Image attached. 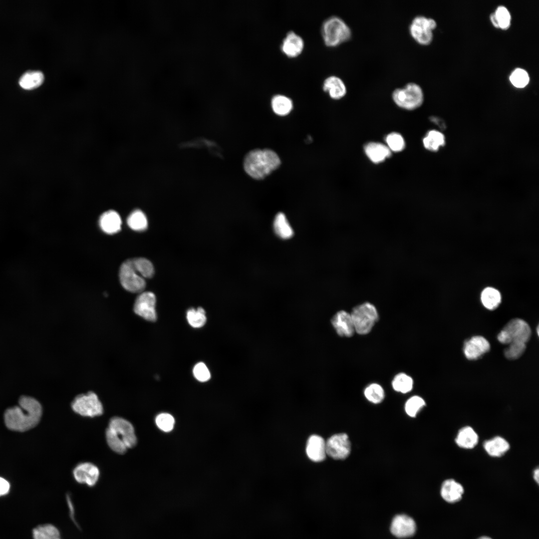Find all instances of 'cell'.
Segmentation results:
<instances>
[{
    "label": "cell",
    "instance_id": "cell-1",
    "mask_svg": "<svg viewBox=\"0 0 539 539\" xmlns=\"http://www.w3.org/2000/svg\"><path fill=\"white\" fill-rule=\"evenodd\" d=\"M19 406L7 409L4 415V422L10 430L23 432L35 427L42 414V407L36 399L22 396Z\"/></svg>",
    "mask_w": 539,
    "mask_h": 539
},
{
    "label": "cell",
    "instance_id": "cell-2",
    "mask_svg": "<svg viewBox=\"0 0 539 539\" xmlns=\"http://www.w3.org/2000/svg\"><path fill=\"white\" fill-rule=\"evenodd\" d=\"M278 155L269 149H254L245 156L244 167L252 178L261 180L276 170L280 165Z\"/></svg>",
    "mask_w": 539,
    "mask_h": 539
},
{
    "label": "cell",
    "instance_id": "cell-3",
    "mask_svg": "<svg viewBox=\"0 0 539 539\" xmlns=\"http://www.w3.org/2000/svg\"><path fill=\"white\" fill-rule=\"evenodd\" d=\"M106 438L110 448L118 454H124L128 448L134 447L137 438L133 425L127 420L114 417L109 422L106 431Z\"/></svg>",
    "mask_w": 539,
    "mask_h": 539
},
{
    "label": "cell",
    "instance_id": "cell-4",
    "mask_svg": "<svg viewBox=\"0 0 539 539\" xmlns=\"http://www.w3.org/2000/svg\"><path fill=\"white\" fill-rule=\"evenodd\" d=\"M321 34L327 46L334 47L350 39L352 32L342 18L337 15H331L322 23Z\"/></svg>",
    "mask_w": 539,
    "mask_h": 539
},
{
    "label": "cell",
    "instance_id": "cell-5",
    "mask_svg": "<svg viewBox=\"0 0 539 539\" xmlns=\"http://www.w3.org/2000/svg\"><path fill=\"white\" fill-rule=\"evenodd\" d=\"M392 97L399 107L413 110L420 106L424 101V94L421 86L415 82H409L402 87L395 89Z\"/></svg>",
    "mask_w": 539,
    "mask_h": 539
},
{
    "label": "cell",
    "instance_id": "cell-6",
    "mask_svg": "<svg viewBox=\"0 0 539 539\" xmlns=\"http://www.w3.org/2000/svg\"><path fill=\"white\" fill-rule=\"evenodd\" d=\"M350 315L355 331L361 335L368 333L378 319L375 306L367 302L355 306Z\"/></svg>",
    "mask_w": 539,
    "mask_h": 539
},
{
    "label": "cell",
    "instance_id": "cell-7",
    "mask_svg": "<svg viewBox=\"0 0 539 539\" xmlns=\"http://www.w3.org/2000/svg\"><path fill=\"white\" fill-rule=\"evenodd\" d=\"M436 26L437 23L434 19L418 15L412 19L409 30L412 37L418 43L428 45L433 39L432 30Z\"/></svg>",
    "mask_w": 539,
    "mask_h": 539
},
{
    "label": "cell",
    "instance_id": "cell-8",
    "mask_svg": "<svg viewBox=\"0 0 539 539\" xmlns=\"http://www.w3.org/2000/svg\"><path fill=\"white\" fill-rule=\"evenodd\" d=\"M73 410L77 414L93 417L102 414L103 406L97 395L89 392L76 396L71 404Z\"/></svg>",
    "mask_w": 539,
    "mask_h": 539
},
{
    "label": "cell",
    "instance_id": "cell-9",
    "mask_svg": "<svg viewBox=\"0 0 539 539\" xmlns=\"http://www.w3.org/2000/svg\"><path fill=\"white\" fill-rule=\"evenodd\" d=\"M119 279L123 287L131 292H140L146 286V282L135 270L132 259L124 261L120 266Z\"/></svg>",
    "mask_w": 539,
    "mask_h": 539
},
{
    "label": "cell",
    "instance_id": "cell-10",
    "mask_svg": "<svg viewBox=\"0 0 539 539\" xmlns=\"http://www.w3.org/2000/svg\"><path fill=\"white\" fill-rule=\"evenodd\" d=\"M326 453L335 460H343L350 453L351 444L348 435L345 433L335 434L325 441Z\"/></svg>",
    "mask_w": 539,
    "mask_h": 539
},
{
    "label": "cell",
    "instance_id": "cell-11",
    "mask_svg": "<svg viewBox=\"0 0 539 539\" xmlns=\"http://www.w3.org/2000/svg\"><path fill=\"white\" fill-rule=\"evenodd\" d=\"M155 305V294L150 291L143 292L136 299L134 311L143 318L148 321H155L157 319Z\"/></svg>",
    "mask_w": 539,
    "mask_h": 539
},
{
    "label": "cell",
    "instance_id": "cell-12",
    "mask_svg": "<svg viewBox=\"0 0 539 539\" xmlns=\"http://www.w3.org/2000/svg\"><path fill=\"white\" fill-rule=\"evenodd\" d=\"M504 329L509 334L512 342H521L526 343L531 335L529 325L525 320L515 318L511 320L504 326Z\"/></svg>",
    "mask_w": 539,
    "mask_h": 539
},
{
    "label": "cell",
    "instance_id": "cell-13",
    "mask_svg": "<svg viewBox=\"0 0 539 539\" xmlns=\"http://www.w3.org/2000/svg\"><path fill=\"white\" fill-rule=\"evenodd\" d=\"M304 47V40L301 36L293 30L287 32L282 40L280 48L286 56L294 58L299 55Z\"/></svg>",
    "mask_w": 539,
    "mask_h": 539
},
{
    "label": "cell",
    "instance_id": "cell-14",
    "mask_svg": "<svg viewBox=\"0 0 539 539\" xmlns=\"http://www.w3.org/2000/svg\"><path fill=\"white\" fill-rule=\"evenodd\" d=\"M73 474L77 482L91 487L96 484L100 473L95 465L86 462L78 464L73 470Z\"/></svg>",
    "mask_w": 539,
    "mask_h": 539
},
{
    "label": "cell",
    "instance_id": "cell-15",
    "mask_svg": "<svg viewBox=\"0 0 539 539\" xmlns=\"http://www.w3.org/2000/svg\"><path fill=\"white\" fill-rule=\"evenodd\" d=\"M416 526L414 520L406 515H398L392 520L390 531L397 538H406L413 536Z\"/></svg>",
    "mask_w": 539,
    "mask_h": 539
},
{
    "label": "cell",
    "instance_id": "cell-16",
    "mask_svg": "<svg viewBox=\"0 0 539 539\" xmlns=\"http://www.w3.org/2000/svg\"><path fill=\"white\" fill-rule=\"evenodd\" d=\"M490 348L488 341L481 336H475L468 340L464 346V353L469 360H476L487 352Z\"/></svg>",
    "mask_w": 539,
    "mask_h": 539
},
{
    "label": "cell",
    "instance_id": "cell-17",
    "mask_svg": "<svg viewBox=\"0 0 539 539\" xmlns=\"http://www.w3.org/2000/svg\"><path fill=\"white\" fill-rule=\"evenodd\" d=\"M331 324L336 333L340 336L351 337L355 332L350 313L341 310L332 318Z\"/></svg>",
    "mask_w": 539,
    "mask_h": 539
},
{
    "label": "cell",
    "instance_id": "cell-18",
    "mask_svg": "<svg viewBox=\"0 0 539 539\" xmlns=\"http://www.w3.org/2000/svg\"><path fill=\"white\" fill-rule=\"evenodd\" d=\"M464 493L463 486L453 479L445 480L442 484L440 495L442 499L450 504L459 502Z\"/></svg>",
    "mask_w": 539,
    "mask_h": 539
},
{
    "label": "cell",
    "instance_id": "cell-19",
    "mask_svg": "<svg viewBox=\"0 0 539 539\" xmlns=\"http://www.w3.org/2000/svg\"><path fill=\"white\" fill-rule=\"evenodd\" d=\"M306 453L310 460L313 462L323 461L326 455L325 441L320 436H310L307 442Z\"/></svg>",
    "mask_w": 539,
    "mask_h": 539
},
{
    "label": "cell",
    "instance_id": "cell-20",
    "mask_svg": "<svg viewBox=\"0 0 539 539\" xmlns=\"http://www.w3.org/2000/svg\"><path fill=\"white\" fill-rule=\"evenodd\" d=\"M322 88L333 99H339L346 93V86L341 78L336 75H330L324 79Z\"/></svg>",
    "mask_w": 539,
    "mask_h": 539
},
{
    "label": "cell",
    "instance_id": "cell-21",
    "mask_svg": "<svg viewBox=\"0 0 539 539\" xmlns=\"http://www.w3.org/2000/svg\"><path fill=\"white\" fill-rule=\"evenodd\" d=\"M483 448L490 456L500 458L507 453L510 445L506 439L497 436L486 440L483 443Z\"/></svg>",
    "mask_w": 539,
    "mask_h": 539
},
{
    "label": "cell",
    "instance_id": "cell-22",
    "mask_svg": "<svg viewBox=\"0 0 539 539\" xmlns=\"http://www.w3.org/2000/svg\"><path fill=\"white\" fill-rule=\"evenodd\" d=\"M479 439L478 434L476 431L472 427L466 426L459 429L455 441L459 447L470 450L477 446Z\"/></svg>",
    "mask_w": 539,
    "mask_h": 539
},
{
    "label": "cell",
    "instance_id": "cell-23",
    "mask_svg": "<svg viewBox=\"0 0 539 539\" xmlns=\"http://www.w3.org/2000/svg\"><path fill=\"white\" fill-rule=\"evenodd\" d=\"M101 229L109 235L118 232L121 228L122 221L119 214L114 210H109L103 213L99 218Z\"/></svg>",
    "mask_w": 539,
    "mask_h": 539
},
{
    "label": "cell",
    "instance_id": "cell-24",
    "mask_svg": "<svg viewBox=\"0 0 539 539\" xmlns=\"http://www.w3.org/2000/svg\"><path fill=\"white\" fill-rule=\"evenodd\" d=\"M364 151L368 158L374 163L383 162L391 154L387 146L378 142L368 143L364 146Z\"/></svg>",
    "mask_w": 539,
    "mask_h": 539
},
{
    "label": "cell",
    "instance_id": "cell-25",
    "mask_svg": "<svg viewBox=\"0 0 539 539\" xmlns=\"http://www.w3.org/2000/svg\"><path fill=\"white\" fill-rule=\"evenodd\" d=\"M44 80L43 73L39 70H28L20 77L18 83L25 90H32L40 86Z\"/></svg>",
    "mask_w": 539,
    "mask_h": 539
},
{
    "label": "cell",
    "instance_id": "cell-26",
    "mask_svg": "<svg viewBox=\"0 0 539 539\" xmlns=\"http://www.w3.org/2000/svg\"><path fill=\"white\" fill-rule=\"evenodd\" d=\"M270 104L272 111L279 116L288 115L293 108L291 99L281 94L274 95L271 98Z\"/></svg>",
    "mask_w": 539,
    "mask_h": 539
},
{
    "label": "cell",
    "instance_id": "cell-27",
    "mask_svg": "<svg viewBox=\"0 0 539 539\" xmlns=\"http://www.w3.org/2000/svg\"><path fill=\"white\" fill-rule=\"evenodd\" d=\"M273 227L275 234L282 239H288L293 235V231L285 215L281 212L275 216Z\"/></svg>",
    "mask_w": 539,
    "mask_h": 539
},
{
    "label": "cell",
    "instance_id": "cell-28",
    "mask_svg": "<svg viewBox=\"0 0 539 539\" xmlns=\"http://www.w3.org/2000/svg\"><path fill=\"white\" fill-rule=\"evenodd\" d=\"M481 299L483 305L489 310H494L498 307L501 301L500 292L493 287H487L481 293Z\"/></svg>",
    "mask_w": 539,
    "mask_h": 539
},
{
    "label": "cell",
    "instance_id": "cell-29",
    "mask_svg": "<svg viewBox=\"0 0 539 539\" xmlns=\"http://www.w3.org/2000/svg\"><path fill=\"white\" fill-rule=\"evenodd\" d=\"M425 148L431 151H436L445 143L444 135L437 130L429 131L423 140Z\"/></svg>",
    "mask_w": 539,
    "mask_h": 539
},
{
    "label": "cell",
    "instance_id": "cell-30",
    "mask_svg": "<svg viewBox=\"0 0 539 539\" xmlns=\"http://www.w3.org/2000/svg\"><path fill=\"white\" fill-rule=\"evenodd\" d=\"M33 539H61L59 530L51 524H44L33 530Z\"/></svg>",
    "mask_w": 539,
    "mask_h": 539
},
{
    "label": "cell",
    "instance_id": "cell-31",
    "mask_svg": "<svg viewBox=\"0 0 539 539\" xmlns=\"http://www.w3.org/2000/svg\"><path fill=\"white\" fill-rule=\"evenodd\" d=\"M128 226L136 231H143L147 228L148 221L145 214L140 210L133 211L127 219Z\"/></svg>",
    "mask_w": 539,
    "mask_h": 539
},
{
    "label": "cell",
    "instance_id": "cell-32",
    "mask_svg": "<svg viewBox=\"0 0 539 539\" xmlns=\"http://www.w3.org/2000/svg\"><path fill=\"white\" fill-rule=\"evenodd\" d=\"M392 385L395 391L402 393H406L412 389L413 381L410 376L405 373H401L395 376L392 381Z\"/></svg>",
    "mask_w": 539,
    "mask_h": 539
},
{
    "label": "cell",
    "instance_id": "cell-33",
    "mask_svg": "<svg viewBox=\"0 0 539 539\" xmlns=\"http://www.w3.org/2000/svg\"><path fill=\"white\" fill-rule=\"evenodd\" d=\"M133 266L137 272L143 277L151 278L154 274V267L152 263L144 258L131 259Z\"/></svg>",
    "mask_w": 539,
    "mask_h": 539
},
{
    "label": "cell",
    "instance_id": "cell-34",
    "mask_svg": "<svg viewBox=\"0 0 539 539\" xmlns=\"http://www.w3.org/2000/svg\"><path fill=\"white\" fill-rule=\"evenodd\" d=\"M187 319L189 324L194 328H200L203 326L207 320L205 311L202 307H198L197 309L191 308L187 312Z\"/></svg>",
    "mask_w": 539,
    "mask_h": 539
},
{
    "label": "cell",
    "instance_id": "cell-35",
    "mask_svg": "<svg viewBox=\"0 0 539 539\" xmlns=\"http://www.w3.org/2000/svg\"><path fill=\"white\" fill-rule=\"evenodd\" d=\"M364 394L369 401L374 404L381 402L385 396L383 388L377 383H372L368 386L364 390Z\"/></svg>",
    "mask_w": 539,
    "mask_h": 539
},
{
    "label": "cell",
    "instance_id": "cell-36",
    "mask_svg": "<svg viewBox=\"0 0 539 539\" xmlns=\"http://www.w3.org/2000/svg\"><path fill=\"white\" fill-rule=\"evenodd\" d=\"M425 405L426 403L422 398L418 396H413L406 401L405 410L408 416L415 417Z\"/></svg>",
    "mask_w": 539,
    "mask_h": 539
},
{
    "label": "cell",
    "instance_id": "cell-37",
    "mask_svg": "<svg viewBox=\"0 0 539 539\" xmlns=\"http://www.w3.org/2000/svg\"><path fill=\"white\" fill-rule=\"evenodd\" d=\"M498 28L507 29L511 25V15L508 9L503 5L499 6L494 12Z\"/></svg>",
    "mask_w": 539,
    "mask_h": 539
},
{
    "label": "cell",
    "instance_id": "cell-38",
    "mask_svg": "<svg viewBox=\"0 0 539 539\" xmlns=\"http://www.w3.org/2000/svg\"><path fill=\"white\" fill-rule=\"evenodd\" d=\"M510 80L512 84L517 88H524L529 82L530 77L528 72L521 68H516L510 76Z\"/></svg>",
    "mask_w": 539,
    "mask_h": 539
},
{
    "label": "cell",
    "instance_id": "cell-39",
    "mask_svg": "<svg viewBox=\"0 0 539 539\" xmlns=\"http://www.w3.org/2000/svg\"><path fill=\"white\" fill-rule=\"evenodd\" d=\"M526 348V343L521 342H512L504 351V355L508 359L514 360L523 355Z\"/></svg>",
    "mask_w": 539,
    "mask_h": 539
},
{
    "label": "cell",
    "instance_id": "cell-40",
    "mask_svg": "<svg viewBox=\"0 0 539 539\" xmlns=\"http://www.w3.org/2000/svg\"><path fill=\"white\" fill-rule=\"evenodd\" d=\"M385 141L388 148L393 152H400L405 147V141L403 137L396 132L391 133L386 136Z\"/></svg>",
    "mask_w": 539,
    "mask_h": 539
},
{
    "label": "cell",
    "instance_id": "cell-41",
    "mask_svg": "<svg viewBox=\"0 0 539 539\" xmlns=\"http://www.w3.org/2000/svg\"><path fill=\"white\" fill-rule=\"evenodd\" d=\"M156 424L162 431L169 432L172 431L175 424V419L170 414L162 413L157 416L155 419Z\"/></svg>",
    "mask_w": 539,
    "mask_h": 539
},
{
    "label": "cell",
    "instance_id": "cell-42",
    "mask_svg": "<svg viewBox=\"0 0 539 539\" xmlns=\"http://www.w3.org/2000/svg\"><path fill=\"white\" fill-rule=\"evenodd\" d=\"M193 372L195 378L200 382H206L211 378L210 371L203 362H199L194 367Z\"/></svg>",
    "mask_w": 539,
    "mask_h": 539
},
{
    "label": "cell",
    "instance_id": "cell-43",
    "mask_svg": "<svg viewBox=\"0 0 539 539\" xmlns=\"http://www.w3.org/2000/svg\"><path fill=\"white\" fill-rule=\"evenodd\" d=\"M498 340L500 342L504 344H509L512 342L511 339L508 333L503 329L497 336Z\"/></svg>",
    "mask_w": 539,
    "mask_h": 539
},
{
    "label": "cell",
    "instance_id": "cell-44",
    "mask_svg": "<svg viewBox=\"0 0 539 539\" xmlns=\"http://www.w3.org/2000/svg\"><path fill=\"white\" fill-rule=\"evenodd\" d=\"M9 487L8 482L0 477V496L6 494L8 492Z\"/></svg>",
    "mask_w": 539,
    "mask_h": 539
},
{
    "label": "cell",
    "instance_id": "cell-45",
    "mask_svg": "<svg viewBox=\"0 0 539 539\" xmlns=\"http://www.w3.org/2000/svg\"><path fill=\"white\" fill-rule=\"evenodd\" d=\"M430 120L432 122H433L435 124H436L439 128L441 129H444L446 127L445 124L443 120L441 119L439 117L432 116L431 117Z\"/></svg>",
    "mask_w": 539,
    "mask_h": 539
},
{
    "label": "cell",
    "instance_id": "cell-46",
    "mask_svg": "<svg viewBox=\"0 0 539 539\" xmlns=\"http://www.w3.org/2000/svg\"><path fill=\"white\" fill-rule=\"evenodd\" d=\"M533 478L537 484H539V468H536L533 473Z\"/></svg>",
    "mask_w": 539,
    "mask_h": 539
},
{
    "label": "cell",
    "instance_id": "cell-47",
    "mask_svg": "<svg viewBox=\"0 0 539 539\" xmlns=\"http://www.w3.org/2000/svg\"><path fill=\"white\" fill-rule=\"evenodd\" d=\"M490 17L491 21L492 22L493 25L495 27H496L497 28H498V23H497V22L496 19L495 18V14H494V12L491 14Z\"/></svg>",
    "mask_w": 539,
    "mask_h": 539
},
{
    "label": "cell",
    "instance_id": "cell-48",
    "mask_svg": "<svg viewBox=\"0 0 539 539\" xmlns=\"http://www.w3.org/2000/svg\"><path fill=\"white\" fill-rule=\"evenodd\" d=\"M477 539H491L490 537H488V536H482V537H480V538H479Z\"/></svg>",
    "mask_w": 539,
    "mask_h": 539
}]
</instances>
